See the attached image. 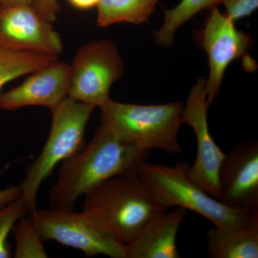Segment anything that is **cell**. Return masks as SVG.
<instances>
[{
    "label": "cell",
    "instance_id": "cell-1",
    "mask_svg": "<svg viewBox=\"0 0 258 258\" xmlns=\"http://www.w3.org/2000/svg\"><path fill=\"white\" fill-rule=\"evenodd\" d=\"M150 152L121 142L101 123L86 147L62 162L48 195L50 208L72 209L75 203L98 185L138 169Z\"/></svg>",
    "mask_w": 258,
    "mask_h": 258
},
{
    "label": "cell",
    "instance_id": "cell-2",
    "mask_svg": "<svg viewBox=\"0 0 258 258\" xmlns=\"http://www.w3.org/2000/svg\"><path fill=\"white\" fill-rule=\"evenodd\" d=\"M84 198L82 212L88 220L124 245L152 217L167 210L154 198L138 169L107 180Z\"/></svg>",
    "mask_w": 258,
    "mask_h": 258
},
{
    "label": "cell",
    "instance_id": "cell-3",
    "mask_svg": "<svg viewBox=\"0 0 258 258\" xmlns=\"http://www.w3.org/2000/svg\"><path fill=\"white\" fill-rule=\"evenodd\" d=\"M190 165L179 162L175 166L149 164L146 161L138 173L156 200L166 210L180 208L201 215L223 228H240L258 217L234 210L212 198L189 176Z\"/></svg>",
    "mask_w": 258,
    "mask_h": 258
},
{
    "label": "cell",
    "instance_id": "cell-4",
    "mask_svg": "<svg viewBox=\"0 0 258 258\" xmlns=\"http://www.w3.org/2000/svg\"><path fill=\"white\" fill-rule=\"evenodd\" d=\"M184 104L137 105L110 99L100 108L101 123L121 142L146 152L160 149L180 154L178 134Z\"/></svg>",
    "mask_w": 258,
    "mask_h": 258
},
{
    "label": "cell",
    "instance_id": "cell-5",
    "mask_svg": "<svg viewBox=\"0 0 258 258\" xmlns=\"http://www.w3.org/2000/svg\"><path fill=\"white\" fill-rule=\"evenodd\" d=\"M96 108L67 97L50 110L52 122L46 143L20 185L27 211L36 210L39 189L56 166L83 148L86 126Z\"/></svg>",
    "mask_w": 258,
    "mask_h": 258
},
{
    "label": "cell",
    "instance_id": "cell-6",
    "mask_svg": "<svg viewBox=\"0 0 258 258\" xmlns=\"http://www.w3.org/2000/svg\"><path fill=\"white\" fill-rule=\"evenodd\" d=\"M124 62L111 40L88 42L70 64L69 98L101 108L111 99L113 83L123 76Z\"/></svg>",
    "mask_w": 258,
    "mask_h": 258
},
{
    "label": "cell",
    "instance_id": "cell-7",
    "mask_svg": "<svg viewBox=\"0 0 258 258\" xmlns=\"http://www.w3.org/2000/svg\"><path fill=\"white\" fill-rule=\"evenodd\" d=\"M30 218L43 240H55L79 249L87 257L102 254L126 258L125 245L103 233L82 212L72 209H36L31 212Z\"/></svg>",
    "mask_w": 258,
    "mask_h": 258
},
{
    "label": "cell",
    "instance_id": "cell-8",
    "mask_svg": "<svg viewBox=\"0 0 258 258\" xmlns=\"http://www.w3.org/2000/svg\"><path fill=\"white\" fill-rule=\"evenodd\" d=\"M206 80L203 78L191 88L183 108L182 120L192 128L196 137L197 156L189 167L190 177L210 196L220 200L219 173L225 154L210 133Z\"/></svg>",
    "mask_w": 258,
    "mask_h": 258
},
{
    "label": "cell",
    "instance_id": "cell-9",
    "mask_svg": "<svg viewBox=\"0 0 258 258\" xmlns=\"http://www.w3.org/2000/svg\"><path fill=\"white\" fill-rule=\"evenodd\" d=\"M200 41L209 57L210 74L206 80V92L210 106L220 93L226 70L232 61L247 53L251 39L237 30L234 22L215 6L211 8Z\"/></svg>",
    "mask_w": 258,
    "mask_h": 258
},
{
    "label": "cell",
    "instance_id": "cell-10",
    "mask_svg": "<svg viewBox=\"0 0 258 258\" xmlns=\"http://www.w3.org/2000/svg\"><path fill=\"white\" fill-rule=\"evenodd\" d=\"M0 47L58 57L63 50L62 39L52 23L42 18L32 5H0Z\"/></svg>",
    "mask_w": 258,
    "mask_h": 258
},
{
    "label": "cell",
    "instance_id": "cell-11",
    "mask_svg": "<svg viewBox=\"0 0 258 258\" xmlns=\"http://www.w3.org/2000/svg\"><path fill=\"white\" fill-rule=\"evenodd\" d=\"M220 201L249 215L258 213V143L236 145L225 154L219 173Z\"/></svg>",
    "mask_w": 258,
    "mask_h": 258
},
{
    "label": "cell",
    "instance_id": "cell-12",
    "mask_svg": "<svg viewBox=\"0 0 258 258\" xmlns=\"http://www.w3.org/2000/svg\"><path fill=\"white\" fill-rule=\"evenodd\" d=\"M70 64L57 59L32 73L20 86L0 93V110L44 106L51 110L69 97Z\"/></svg>",
    "mask_w": 258,
    "mask_h": 258
},
{
    "label": "cell",
    "instance_id": "cell-13",
    "mask_svg": "<svg viewBox=\"0 0 258 258\" xmlns=\"http://www.w3.org/2000/svg\"><path fill=\"white\" fill-rule=\"evenodd\" d=\"M152 217L129 243L126 258H179L176 238L187 210L174 208Z\"/></svg>",
    "mask_w": 258,
    "mask_h": 258
},
{
    "label": "cell",
    "instance_id": "cell-14",
    "mask_svg": "<svg viewBox=\"0 0 258 258\" xmlns=\"http://www.w3.org/2000/svg\"><path fill=\"white\" fill-rule=\"evenodd\" d=\"M206 236L210 257H258V217L240 228L213 226L207 230Z\"/></svg>",
    "mask_w": 258,
    "mask_h": 258
},
{
    "label": "cell",
    "instance_id": "cell-15",
    "mask_svg": "<svg viewBox=\"0 0 258 258\" xmlns=\"http://www.w3.org/2000/svg\"><path fill=\"white\" fill-rule=\"evenodd\" d=\"M158 0H99L96 23L108 28L117 23H145L155 10Z\"/></svg>",
    "mask_w": 258,
    "mask_h": 258
},
{
    "label": "cell",
    "instance_id": "cell-16",
    "mask_svg": "<svg viewBox=\"0 0 258 258\" xmlns=\"http://www.w3.org/2000/svg\"><path fill=\"white\" fill-rule=\"evenodd\" d=\"M57 59L58 56L50 54L0 47V92L10 81L30 75Z\"/></svg>",
    "mask_w": 258,
    "mask_h": 258
},
{
    "label": "cell",
    "instance_id": "cell-17",
    "mask_svg": "<svg viewBox=\"0 0 258 258\" xmlns=\"http://www.w3.org/2000/svg\"><path fill=\"white\" fill-rule=\"evenodd\" d=\"M222 0H182L177 6L164 10L162 26L154 33L156 41L162 46L170 47L174 41V34L179 27L207 8L221 3Z\"/></svg>",
    "mask_w": 258,
    "mask_h": 258
},
{
    "label": "cell",
    "instance_id": "cell-18",
    "mask_svg": "<svg viewBox=\"0 0 258 258\" xmlns=\"http://www.w3.org/2000/svg\"><path fill=\"white\" fill-rule=\"evenodd\" d=\"M16 258H46L48 257L43 245V239L31 218L24 216L15 224L14 228Z\"/></svg>",
    "mask_w": 258,
    "mask_h": 258
},
{
    "label": "cell",
    "instance_id": "cell-19",
    "mask_svg": "<svg viewBox=\"0 0 258 258\" xmlns=\"http://www.w3.org/2000/svg\"><path fill=\"white\" fill-rule=\"evenodd\" d=\"M26 212L21 198L0 209V258L11 257L8 237L15 224Z\"/></svg>",
    "mask_w": 258,
    "mask_h": 258
},
{
    "label": "cell",
    "instance_id": "cell-20",
    "mask_svg": "<svg viewBox=\"0 0 258 258\" xmlns=\"http://www.w3.org/2000/svg\"><path fill=\"white\" fill-rule=\"evenodd\" d=\"M221 3L225 5L226 16L234 23L249 16L258 7V0H222Z\"/></svg>",
    "mask_w": 258,
    "mask_h": 258
},
{
    "label": "cell",
    "instance_id": "cell-21",
    "mask_svg": "<svg viewBox=\"0 0 258 258\" xmlns=\"http://www.w3.org/2000/svg\"><path fill=\"white\" fill-rule=\"evenodd\" d=\"M32 8L42 18L53 23L60 11L57 0H33Z\"/></svg>",
    "mask_w": 258,
    "mask_h": 258
},
{
    "label": "cell",
    "instance_id": "cell-22",
    "mask_svg": "<svg viewBox=\"0 0 258 258\" xmlns=\"http://www.w3.org/2000/svg\"><path fill=\"white\" fill-rule=\"evenodd\" d=\"M21 198L20 186H10L0 190V209Z\"/></svg>",
    "mask_w": 258,
    "mask_h": 258
},
{
    "label": "cell",
    "instance_id": "cell-23",
    "mask_svg": "<svg viewBox=\"0 0 258 258\" xmlns=\"http://www.w3.org/2000/svg\"><path fill=\"white\" fill-rule=\"evenodd\" d=\"M70 5L78 10L92 9L98 5L99 0H68Z\"/></svg>",
    "mask_w": 258,
    "mask_h": 258
},
{
    "label": "cell",
    "instance_id": "cell-24",
    "mask_svg": "<svg viewBox=\"0 0 258 258\" xmlns=\"http://www.w3.org/2000/svg\"><path fill=\"white\" fill-rule=\"evenodd\" d=\"M33 0H0V5L15 6V5H31Z\"/></svg>",
    "mask_w": 258,
    "mask_h": 258
}]
</instances>
